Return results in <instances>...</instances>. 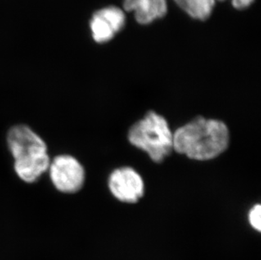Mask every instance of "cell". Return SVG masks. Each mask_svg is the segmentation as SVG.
Wrapping results in <instances>:
<instances>
[{
    "label": "cell",
    "instance_id": "obj_1",
    "mask_svg": "<svg viewBox=\"0 0 261 260\" xmlns=\"http://www.w3.org/2000/svg\"><path fill=\"white\" fill-rule=\"evenodd\" d=\"M229 144V131L223 122L198 117L173 134V150L197 161L221 155Z\"/></svg>",
    "mask_w": 261,
    "mask_h": 260
},
{
    "label": "cell",
    "instance_id": "obj_2",
    "mask_svg": "<svg viewBox=\"0 0 261 260\" xmlns=\"http://www.w3.org/2000/svg\"><path fill=\"white\" fill-rule=\"evenodd\" d=\"M7 143L15 173L22 181L37 182L47 172L51 159L47 145L34 130L24 124L14 126L8 133Z\"/></svg>",
    "mask_w": 261,
    "mask_h": 260
},
{
    "label": "cell",
    "instance_id": "obj_3",
    "mask_svg": "<svg viewBox=\"0 0 261 260\" xmlns=\"http://www.w3.org/2000/svg\"><path fill=\"white\" fill-rule=\"evenodd\" d=\"M128 140L147 153L153 162H163L173 150V134L163 116L150 111L128 131Z\"/></svg>",
    "mask_w": 261,
    "mask_h": 260
},
{
    "label": "cell",
    "instance_id": "obj_4",
    "mask_svg": "<svg viewBox=\"0 0 261 260\" xmlns=\"http://www.w3.org/2000/svg\"><path fill=\"white\" fill-rule=\"evenodd\" d=\"M47 172L57 190L64 194H74L84 185V167L74 157L59 155L50 162Z\"/></svg>",
    "mask_w": 261,
    "mask_h": 260
},
{
    "label": "cell",
    "instance_id": "obj_5",
    "mask_svg": "<svg viewBox=\"0 0 261 260\" xmlns=\"http://www.w3.org/2000/svg\"><path fill=\"white\" fill-rule=\"evenodd\" d=\"M125 13L117 6H108L94 13L90 20L91 36L97 43L111 41L125 27Z\"/></svg>",
    "mask_w": 261,
    "mask_h": 260
},
{
    "label": "cell",
    "instance_id": "obj_6",
    "mask_svg": "<svg viewBox=\"0 0 261 260\" xmlns=\"http://www.w3.org/2000/svg\"><path fill=\"white\" fill-rule=\"evenodd\" d=\"M109 186L118 200L128 204L138 202L145 191L143 180L131 167L115 170L109 177Z\"/></svg>",
    "mask_w": 261,
    "mask_h": 260
},
{
    "label": "cell",
    "instance_id": "obj_7",
    "mask_svg": "<svg viewBox=\"0 0 261 260\" xmlns=\"http://www.w3.org/2000/svg\"><path fill=\"white\" fill-rule=\"evenodd\" d=\"M123 10L134 12L136 21L148 25L168 13L167 0H123Z\"/></svg>",
    "mask_w": 261,
    "mask_h": 260
},
{
    "label": "cell",
    "instance_id": "obj_8",
    "mask_svg": "<svg viewBox=\"0 0 261 260\" xmlns=\"http://www.w3.org/2000/svg\"><path fill=\"white\" fill-rule=\"evenodd\" d=\"M190 17L198 20H206L214 10L216 0H173Z\"/></svg>",
    "mask_w": 261,
    "mask_h": 260
},
{
    "label": "cell",
    "instance_id": "obj_9",
    "mask_svg": "<svg viewBox=\"0 0 261 260\" xmlns=\"http://www.w3.org/2000/svg\"><path fill=\"white\" fill-rule=\"evenodd\" d=\"M249 223L252 228L260 232L261 231V206L260 204H257L252 207L251 210L249 211Z\"/></svg>",
    "mask_w": 261,
    "mask_h": 260
},
{
    "label": "cell",
    "instance_id": "obj_10",
    "mask_svg": "<svg viewBox=\"0 0 261 260\" xmlns=\"http://www.w3.org/2000/svg\"><path fill=\"white\" fill-rule=\"evenodd\" d=\"M217 1V0H216ZM223 2L225 0H218ZM254 2V0H231L232 5L236 10H245L250 6Z\"/></svg>",
    "mask_w": 261,
    "mask_h": 260
}]
</instances>
